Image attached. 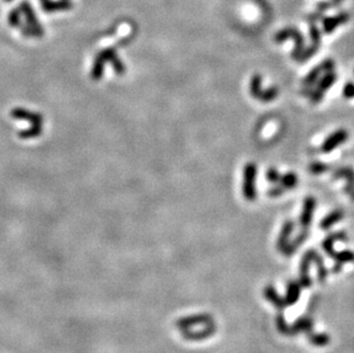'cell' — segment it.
Returning <instances> with one entry per match:
<instances>
[{
    "label": "cell",
    "mask_w": 354,
    "mask_h": 353,
    "mask_svg": "<svg viewBox=\"0 0 354 353\" xmlns=\"http://www.w3.org/2000/svg\"><path fill=\"white\" fill-rule=\"evenodd\" d=\"M287 39L295 40V43H296L295 50H294V52H292L291 57L295 61H298L299 62L300 56H302L304 50H305V47H304L305 42H304L303 35L300 34L297 29L287 28V29H283V30H281V31H279L274 37L275 43H283V42H286Z\"/></svg>",
    "instance_id": "6da1fadb"
},
{
    "label": "cell",
    "mask_w": 354,
    "mask_h": 353,
    "mask_svg": "<svg viewBox=\"0 0 354 353\" xmlns=\"http://www.w3.org/2000/svg\"><path fill=\"white\" fill-rule=\"evenodd\" d=\"M257 165L252 162L246 163L243 170V196L245 200L254 201L257 199V188H256V180H257Z\"/></svg>",
    "instance_id": "7a4b0ae2"
},
{
    "label": "cell",
    "mask_w": 354,
    "mask_h": 353,
    "mask_svg": "<svg viewBox=\"0 0 354 353\" xmlns=\"http://www.w3.org/2000/svg\"><path fill=\"white\" fill-rule=\"evenodd\" d=\"M335 61L331 59H327L324 60L323 62H321L319 65H316L314 69H312V70L307 73L306 77L304 78L302 84L304 86H310L312 87L313 85H314L316 81H318L319 77L322 75L324 72H329V71H333V69H335Z\"/></svg>",
    "instance_id": "3957f363"
},
{
    "label": "cell",
    "mask_w": 354,
    "mask_h": 353,
    "mask_svg": "<svg viewBox=\"0 0 354 353\" xmlns=\"http://www.w3.org/2000/svg\"><path fill=\"white\" fill-rule=\"evenodd\" d=\"M348 139V132L346 130L340 129L337 130L332 134L329 135V137L323 141L322 146H321V151L324 154L330 153L333 149H336L337 147L343 145V143Z\"/></svg>",
    "instance_id": "277c9868"
},
{
    "label": "cell",
    "mask_w": 354,
    "mask_h": 353,
    "mask_svg": "<svg viewBox=\"0 0 354 353\" xmlns=\"http://www.w3.org/2000/svg\"><path fill=\"white\" fill-rule=\"evenodd\" d=\"M333 178L335 179H345L344 191L346 194L354 201V170L349 166H341L333 171Z\"/></svg>",
    "instance_id": "5b68a950"
},
{
    "label": "cell",
    "mask_w": 354,
    "mask_h": 353,
    "mask_svg": "<svg viewBox=\"0 0 354 353\" xmlns=\"http://www.w3.org/2000/svg\"><path fill=\"white\" fill-rule=\"evenodd\" d=\"M315 205H316V200L314 198H306L304 201V207H303V212L300 215V225L304 228H307L312 223L313 215H314L315 210Z\"/></svg>",
    "instance_id": "8992f818"
},
{
    "label": "cell",
    "mask_w": 354,
    "mask_h": 353,
    "mask_svg": "<svg viewBox=\"0 0 354 353\" xmlns=\"http://www.w3.org/2000/svg\"><path fill=\"white\" fill-rule=\"evenodd\" d=\"M348 19H349V15L347 13H340L336 16H332V18L324 19L322 22L323 31L326 32V34H331L337 27L346 23L348 21Z\"/></svg>",
    "instance_id": "52a82bcc"
},
{
    "label": "cell",
    "mask_w": 354,
    "mask_h": 353,
    "mask_svg": "<svg viewBox=\"0 0 354 353\" xmlns=\"http://www.w3.org/2000/svg\"><path fill=\"white\" fill-rule=\"evenodd\" d=\"M337 79V75L333 71L326 72V75H323L321 77V79L319 80V83L316 84V90L320 91L321 93H323L331 87V86L335 84V81Z\"/></svg>",
    "instance_id": "ba28073f"
},
{
    "label": "cell",
    "mask_w": 354,
    "mask_h": 353,
    "mask_svg": "<svg viewBox=\"0 0 354 353\" xmlns=\"http://www.w3.org/2000/svg\"><path fill=\"white\" fill-rule=\"evenodd\" d=\"M343 217H344V212L341 210L332 211L330 215H328L326 218L322 220V223H321V227H322L323 229L331 227L332 225H335L336 223H338V221L343 219Z\"/></svg>",
    "instance_id": "9c48e42d"
},
{
    "label": "cell",
    "mask_w": 354,
    "mask_h": 353,
    "mask_svg": "<svg viewBox=\"0 0 354 353\" xmlns=\"http://www.w3.org/2000/svg\"><path fill=\"white\" fill-rule=\"evenodd\" d=\"M280 184L282 185L286 190H292L297 186L298 184V176L295 172H288V173L281 175V179H280Z\"/></svg>",
    "instance_id": "30bf717a"
},
{
    "label": "cell",
    "mask_w": 354,
    "mask_h": 353,
    "mask_svg": "<svg viewBox=\"0 0 354 353\" xmlns=\"http://www.w3.org/2000/svg\"><path fill=\"white\" fill-rule=\"evenodd\" d=\"M262 92L261 89V76L259 73L253 75L250 81V93L254 99H259L260 94Z\"/></svg>",
    "instance_id": "8fae6325"
},
{
    "label": "cell",
    "mask_w": 354,
    "mask_h": 353,
    "mask_svg": "<svg viewBox=\"0 0 354 353\" xmlns=\"http://www.w3.org/2000/svg\"><path fill=\"white\" fill-rule=\"evenodd\" d=\"M278 96H279V89L277 86H273V87L262 90V92L258 100H260L262 104H269V102L277 99Z\"/></svg>",
    "instance_id": "7c38bea8"
},
{
    "label": "cell",
    "mask_w": 354,
    "mask_h": 353,
    "mask_svg": "<svg viewBox=\"0 0 354 353\" xmlns=\"http://www.w3.org/2000/svg\"><path fill=\"white\" fill-rule=\"evenodd\" d=\"M292 228H294V223H292V221H290V220L286 221V224L283 225V227H282L281 235H280V240H279V247L280 248L285 247L286 245L288 237H289V235L292 232Z\"/></svg>",
    "instance_id": "4fadbf2b"
},
{
    "label": "cell",
    "mask_w": 354,
    "mask_h": 353,
    "mask_svg": "<svg viewBox=\"0 0 354 353\" xmlns=\"http://www.w3.org/2000/svg\"><path fill=\"white\" fill-rule=\"evenodd\" d=\"M310 36H311V42L313 46L319 48L321 45V32H320V29H318V27H316L314 23H311Z\"/></svg>",
    "instance_id": "5bb4252c"
},
{
    "label": "cell",
    "mask_w": 354,
    "mask_h": 353,
    "mask_svg": "<svg viewBox=\"0 0 354 353\" xmlns=\"http://www.w3.org/2000/svg\"><path fill=\"white\" fill-rule=\"evenodd\" d=\"M329 169H330V165H328V164H324V163H321V162L312 163L310 167H308V170H310V172L313 174L324 173V172H327Z\"/></svg>",
    "instance_id": "9a60e30c"
},
{
    "label": "cell",
    "mask_w": 354,
    "mask_h": 353,
    "mask_svg": "<svg viewBox=\"0 0 354 353\" xmlns=\"http://www.w3.org/2000/svg\"><path fill=\"white\" fill-rule=\"evenodd\" d=\"M70 7V4L68 2H65V0H63V2H59V3H46L44 5V8H47V10H49L48 12H53L54 10H64V8H69Z\"/></svg>",
    "instance_id": "2e32d148"
},
{
    "label": "cell",
    "mask_w": 354,
    "mask_h": 353,
    "mask_svg": "<svg viewBox=\"0 0 354 353\" xmlns=\"http://www.w3.org/2000/svg\"><path fill=\"white\" fill-rule=\"evenodd\" d=\"M266 178L272 184H277L280 183V179H281V174L279 173V171L275 169V167H271V169L267 170Z\"/></svg>",
    "instance_id": "e0dca14e"
},
{
    "label": "cell",
    "mask_w": 354,
    "mask_h": 353,
    "mask_svg": "<svg viewBox=\"0 0 354 353\" xmlns=\"http://www.w3.org/2000/svg\"><path fill=\"white\" fill-rule=\"evenodd\" d=\"M286 191H287L286 188L280 184V185H277V186H273L272 188H270L269 192H267V194H269L270 198H279V196L285 194Z\"/></svg>",
    "instance_id": "ac0fdd59"
},
{
    "label": "cell",
    "mask_w": 354,
    "mask_h": 353,
    "mask_svg": "<svg viewBox=\"0 0 354 353\" xmlns=\"http://www.w3.org/2000/svg\"><path fill=\"white\" fill-rule=\"evenodd\" d=\"M343 96H344V98H346V99H352V98H354V83L353 81H347V83L344 85Z\"/></svg>",
    "instance_id": "d6986e66"
},
{
    "label": "cell",
    "mask_w": 354,
    "mask_h": 353,
    "mask_svg": "<svg viewBox=\"0 0 354 353\" xmlns=\"http://www.w3.org/2000/svg\"><path fill=\"white\" fill-rule=\"evenodd\" d=\"M8 21H10V23L12 24V26H16V24L19 23V13H18V11L14 10L12 13L10 14V16H8Z\"/></svg>",
    "instance_id": "ffe728a7"
},
{
    "label": "cell",
    "mask_w": 354,
    "mask_h": 353,
    "mask_svg": "<svg viewBox=\"0 0 354 353\" xmlns=\"http://www.w3.org/2000/svg\"><path fill=\"white\" fill-rule=\"evenodd\" d=\"M12 2V0H6V3H11Z\"/></svg>",
    "instance_id": "44dd1931"
}]
</instances>
